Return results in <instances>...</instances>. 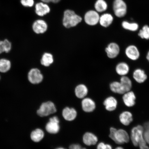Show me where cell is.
Listing matches in <instances>:
<instances>
[{
	"instance_id": "cell-38",
	"label": "cell",
	"mask_w": 149,
	"mask_h": 149,
	"mask_svg": "<svg viewBox=\"0 0 149 149\" xmlns=\"http://www.w3.org/2000/svg\"><path fill=\"white\" fill-rule=\"evenodd\" d=\"M146 58L147 60H148L149 62V51L148 52V54H147L146 56Z\"/></svg>"
},
{
	"instance_id": "cell-20",
	"label": "cell",
	"mask_w": 149,
	"mask_h": 149,
	"mask_svg": "<svg viewBox=\"0 0 149 149\" xmlns=\"http://www.w3.org/2000/svg\"><path fill=\"white\" fill-rule=\"evenodd\" d=\"M117 73L121 76H125L130 71V67L127 63L125 62L119 63L116 67Z\"/></svg>"
},
{
	"instance_id": "cell-16",
	"label": "cell",
	"mask_w": 149,
	"mask_h": 149,
	"mask_svg": "<svg viewBox=\"0 0 149 149\" xmlns=\"http://www.w3.org/2000/svg\"><path fill=\"white\" fill-rule=\"evenodd\" d=\"M50 8L48 6L42 2L37 3L35 5V12L40 16H43L50 12Z\"/></svg>"
},
{
	"instance_id": "cell-7",
	"label": "cell",
	"mask_w": 149,
	"mask_h": 149,
	"mask_svg": "<svg viewBox=\"0 0 149 149\" xmlns=\"http://www.w3.org/2000/svg\"><path fill=\"white\" fill-rule=\"evenodd\" d=\"M113 8L115 15L117 17H123L126 13V5L123 0H115Z\"/></svg>"
},
{
	"instance_id": "cell-3",
	"label": "cell",
	"mask_w": 149,
	"mask_h": 149,
	"mask_svg": "<svg viewBox=\"0 0 149 149\" xmlns=\"http://www.w3.org/2000/svg\"><path fill=\"white\" fill-rule=\"evenodd\" d=\"M109 136L117 144H121L127 143L130 141V136L125 130L123 129L117 130L111 127L110 130Z\"/></svg>"
},
{
	"instance_id": "cell-27",
	"label": "cell",
	"mask_w": 149,
	"mask_h": 149,
	"mask_svg": "<svg viewBox=\"0 0 149 149\" xmlns=\"http://www.w3.org/2000/svg\"><path fill=\"white\" fill-rule=\"evenodd\" d=\"M11 63L8 59L5 58L0 59V72L6 73L9 71L11 68Z\"/></svg>"
},
{
	"instance_id": "cell-14",
	"label": "cell",
	"mask_w": 149,
	"mask_h": 149,
	"mask_svg": "<svg viewBox=\"0 0 149 149\" xmlns=\"http://www.w3.org/2000/svg\"><path fill=\"white\" fill-rule=\"evenodd\" d=\"M98 140L96 136L91 132H86L83 136V142L87 146H90L96 145Z\"/></svg>"
},
{
	"instance_id": "cell-5",
	"label": "cell",
	"mask_w": 149,
	"mask_h": 149,
	"mask_svg": "<svg viewBox=\"0 0 149 149\" xmlns=\"http://www.w3.org/2000/svg\"><path fill=\"white\" fill-rule=\"evenodd\" d=\"M59 119L56 116L51 117L45 126L46 131L50 134H55L58 133L60 130Z\"/></svg>"
},
{
	"instance_id": "cell-36",
	"label": "cell",
	"mask_w": 149,
	"mask_h": 149,
	"mask_svg": "<svg viewBox=\"0 0 149 149\" xmlns=\"http://www.w3.org/2000/svg\"><path fill=\"white\" fill-rule=\"evenodd\" d=\"M41 1L44 3L52 2L54 3H58L61 0H41Z\"/></svg>"
},
{
	"instance_id": "cell-15",
	"label": "cell",
	"mask_w": 149,
	"mask_h": 149,
	"mask_svg": "<svg viewBox=\"0 0 149 149\" xmlns=\"http://www.w3.org/2000/svg\"><path fill=\"white\" fill-rule=\"evenodd\" d=\"M136 96L132 91H128L124 94L123 99L125 105L128 107H133L135 104Z\"/></svg>"
},
{
	"instance_id": "cell-40",
	"label": "cell",
	"mask_w": 149,
	"mask_h": 149,
	"mask_svg": "<svg viewBox=\"0 0 149 149\" xmlns=\"http://www.w3.org/2000/svg\"><path fill=\"white\" fill-rule=\"evenodd\" d=\"M115 149H124L123 148H122V147H117V148H115Z\"/></svg>"
},
{
	"instance_id": "cell-2",
	"label": "cell",
	"mask_w": 149,
	"mask_h": 149,
	"mask_svg": "<svg viewBox=\"0 0 149 149\" xmlns=\"http://www.w3.org/2000/svg\"><path fill=\"white\" fill-rule=\"evenodd\" d=\"M82 20L81 17L76 14L74 11L68 9L64 12L63 24L65 28L69 29L75 27Z\"/></svg>"
},
{
	"instance_id": "cell-1",
	"label": "cell",
	"mask_w": 149,
	"mask_h": 149,
	"mask_svg": "<svg viewBox=\"0 0 149 149\" xmlns=\"http://www.w3.org/2000/svg\"><path fill=\"white\" fill-rule=\"evenodd\" d=\"M143 131L144 129L142 126L138 125L134 127L131 131V141L134 146H139L140 149H149L144 139Z\"/></svg>"
},
{
	"instance_id": "cell-23",
	"label": "cell",
	"mask_w": 149,
	"mask_h": 149,
	"mask_svg": "<svg viewBox=\"0 0 149 149\" xmlns=\"http://www.w3.org/2000/svg\"><path fill=\"white\" fill-rule=\"evenodd\" d=\"M113 20V18L111 15L109 14L102 15L100 17L99 22L102 26L107 27L110 25Z\"/></svg>"
},
{
	"instance_id": "cell-25",
	"label": "cell",
	"mask_w": 149,
	"mask_h": 149,
	"mask_svg": "<svg viewBox=\"0 0 149 149\" xmlns=\"http://www.w3.org/2000/svg\"><path fill=\"white\" fill-rule=\"evenodd\" d=\"M110 88L113 92L117 94H124L126 93L120 81H115L111 83L110 85Z\"/></svg>"
},
{
	"instance_id": "cell-12",
	"label": "cell",
	"mask_w": 149,
	"mask_h": 149,
	"mask_svg": "<svg viewBox=\"0 0 149 149\" xmlns=\"http://www.w3.org/2000/svg\"><path fill=\"white\" fill-rule=\"evenodd\" d=\"M125 53L127 57L131 60H137L140 56V52L138 48L134 45L127 47L125 49Z\"/></svg>"
},
{
	"instance_id": "cell-31",
	"label": "cell",
	"mask_w": 149,
	"mask_h": 149,
	"mask_svg": "<svg viewBox=\"0 0 149 149\" xmlns=\"http://www.w3.org/2000/svg\"><path fill=\"white\" fill-rule=\"evenodd\" d=\"M143 127L144 139L147 144H149V122L145 123Z\"/></svg>"
},
{
	"instance_id": "cell-6",
	"label": "cell",
	"mask_w": 149,
	"mask_h": 149,
	"mask_svg": "<svg viewBox=\"0 0 149 149\" xmlns=\"http://www.w3.org/2000/svg\"><path fill=\"white\" fill-rule=\"evenodd\" d=\"M28 79L30 83L36 85L42 82L44 76L38 68H33L29 71L28 74Z\"/></svg>"
},
{
	"instance_id": "cell-13",
	"label": "cell",
	"mask_w": 149,
	"mask_h": 149,
	"mask_svg": "<svg viewBox=\"0 0 149 149\" xmlns=\"http://www.w3.org/2000/svg\"><path fill=\"white\" fill-rule=\"evenodd\" d=\"M82 109L86 113H91L94 111L96 108L95 102L92 99L85 98L83 99L81 102Z\"/></svg>"
},
{
	"instance_id": "cell-8",
	"label": "cell",
	"mask_w": 149,
	"mask_h": 149,
	"mask_svg": "<svg viewBox=\"0 0 149 149\" xmlns=\"http://www.w3.org/2000/svg\"><path fill=\"white\" fill-rule=\"evenodd\" d=\"M100 17L98 13L94 10H90L85 14L84 20L87 25L94 26L99 22Z\"/></svg>"
},
{
	"instance_id": "cell-41",
	"label": "cell",
	"mask_w": 149,
	"mask_h": 149,
	"mask_svg": "<svg viewBox=\"0 0 149 149\" xmlns=\"http://www.w3.org/2000/svg\"><path fill=\"white\" fill-rule=\"evenodd\" d=\"M0 79H1V77H0Z\"/></svg>"
},
{
	"instance_id": "cell-17",
	"label": "cell",
	"mask_w": 149,
	"mask_h": 149,
	"mask_svg": "<svg viewBox=\"0 0 149 149\" xmlns=\"http://www.w3.org/2000/svg\"><path fill=\"white\" fill-rule=\"evenodd\" d=\"M88 89L85 85L81 84L78 85L74 89V94L78 98L83 99L85 98L88 94Z\"/></svg>"
},
{
	"instance_id": "cell-32",
	"label": "cell",
	"mask_w": 149,
	"mask_h": 149,
	"mask_svg": "<svg viewBox=\"0 0 149 149\" xmlns=\"http://www.w3.org/2000/svg\"><path fill=\"white\" fill-rule=\"evenodd\" d=\"M3 46H4V52L8 53L12 49V45L11 42L5 39L3 41Z\"/></svg>"
},
{
	"instance_id": "cell-4",
	"label": "cell",
	"mask_w": 149,
	"mask_h": 149,
	"mask_svg": "<svg viewBox=\"0 0 149 149\" xmlns=\"http://www.w3.org/2000/svg\"><path fill=\"white\" fill-rule=\"evenodd\" d=\"M56 108L54 103L51 101L43 102L37 111V113L40 117L48 116L56 112Z\"/></svg>"
},
{
	"instance_id": "cell-18",
	"label": "cell",
	"mask_w": 149,
	"mask_h": 149,
	"mask_svg": "<svg viewBox=\"0 0 149 149\" xmlns=\"http://www.w3.org/2000/svg\"><path fill=\"white\" fill-rule=\"evenodd\" d=\"M45 136L44 132L42 129L37 128L33 130L30 134L31 141L35 143H38L42 141Z\"/></svg>"
},
{
	"instance_id": "cell-19",
	"label": "cell",
	"mask_w": 149,
	"mask_h": 149,
	"mask_svg": "<svg viewBox=\"0 0 149 149\" xmlns=\"http://www.w3.org/2000/svg\"><path fill=\"white\" fill-rule=\"evenodd\" d=\"M133 77L135 81L139 83L144 82L148 78L144 71L141 69H137L134 70L133 73Z\"/></svg>"
},
{
	"instance_id": "cell-22",
	"label": "cell",
	"mask_w": 149,
	"mask_h": 149,
	"mask_svg": "<svg viewBox=\"0 0 149 149\" xmlns=\"http://www.w3.org/2000/svg\"><path fill=\"white\" fill-rule=\"evenodd\" d=\"M120 120L123 124L125 126H128L133 121V116L130 112L124 111L120 115Z\"/></svg>"
},
{
	"instance_id": "cell-33",
	"label": "cell",
	"mask_w": 149,
	"mask_h": 149,
	"mask_svg": "<svg viewBox=\"0 0 149 149\" xmlns=\"http://www.w3.org/2000/svg\"><path fill=\"white\" fill-rule=\"evenodd\" d=\"M20 3L23 6L25 7H32L34 5L33 0H20Z\"/></svg>"
},
{
	"instance_id": "cell-34",
	"label": "cell",
	"mask_w": 149,
	"mask_h": 149,
	"mask_svg": "<svg viewBox=\"0 0 149 149\" xmlns=\"http://www.w3.org/2000/svg\"><path fill=\"white\" fill-rule=\"evenodd\" d=\"M97 149H112V148L110 145L102 142L98 145Z\"/></svg>"
},
{
	"instance_id": "cell-37",
	"label": "cell",
	"mask_w": 149,
	"mask_h": 149,
	"mask_svg": "<svg viewBox=\"0 0 149 149\" xmlns=\"http://www.w3.org/2000/svg\"><path fill=\"white\" fill-rule=\"evenodd\" d=\"M4 52V46L3 41L0 40V54Z\"/></svg>"
},
{
	"instance_id": "cell-9",
	"label": "cell",
	"mask_w": 149,
	"mask_h": 149,
	"mask_svg": "<svg viewBox=\"0 0 149 149\" xmlns=\"http://www.w3.org/2000/svg\"><path fill=\"white\" fill-rule=\"evenodd\" d=\"M120 51V47L115 42L110 43L105 49L107 57L111 59L116 57L119 54Z\"/></svg>"
},
{
	"instance_id": "cell-28",
	"label": "cell",
	"mask_w": 149,
	"mask_h": 149,
	"mask_svg": "<svg viewBox=\"0 0 149 149\" xmlns=\"http://www.w3.org/2000/svg\"><path fill=\"white\" fill-rule=\"evenodd\" d=\"M95 7L97 12H102L107 9V5L104 0H98L95 3Z\"/></svg>"
},
{
	"instance_id": "cell-11",
	"label": "cell",
	"mask_w": 149,
	"mask_h": 149,
	"mask_svg": "<svg viewBox=\"0 0 149 149\" xmlns=\"http://www.w3.org/2000/svg\"><path fill=\"white\" fill-rule=\"evenodd\" d=\"M62 115L64 120L72 122L77 117V112L74 108L66 107L63 110Z\"/></svg>"
},
{
	"instance_id": "cell-29",
	"label": "cell",
	"mask_w": 149,
	"mask_h": 149,
	"mask_svg": "<svg viewBox=\"0 0 149 149\" xmlns=\"http://www.w3.org/2000/svg\"><path fill=\"white\" fill-rule=\"evenodd\" d=\"M122 26L124 29L130 31H135L139 29V25L136 23H130L126 21H124L122 23Z\"/></svg>"
},
{
	"instance_id": "cell-24",
	"label": "cell",
	"mask_w": 149,
	"mask_h": 149,
	"mask_svg": "<svg viewBox=\"0 0 149 149\" xmlns=\"http://www.w3.org/2000/svg\"><path fill=\"white\" fill-rule=\"evenodd\" d=\"M54 61L53 55L49 53H45L42 56L40 63L42 66L47 67L53 64Z\"/></svg>"
},
{
	"instance_id": "cell-30",
	"label": "cell",
	"mask_w": 149,
	"mask_h": 149,
	"mask_svg": "<svg viewBox=\"0 0 149 149\" xmlns=\"http://www.w3.org/2000/svg\"><path fill=\"white\" fill-rule=\"evenodd\" d=\"M141 38L145 40H149V27L148 25H145L140 30L138 34Z\"/></svg>"
},
{
	"instance_id": "cell-26",
	"label": "cell",
	"mask_w": 149,
	"mask_h": 149,
	"mask_svg": "<svg viewBox=\"0 0 149 149\" xmlns=\"http://www.w3.org/2000/svg\"><path fill=\"white\" fill-rule=\"evenodd\" d=\"M120 82L126 93L131 90L132 86V82L131 79L127 76H122L120 79Z\"/></svg>"
},
{
	"instance_id": "cell-10",
	"label": "cell",
	"mask_w": 149,
	"mask_h": 149,
	"mask_svg": "<svg viewBox=\"0 0 149 149\" xmlns=\"http://www.w3.org/2000/svg\"><path fill=\"white\" fill-rule=\"evenodd\" d=\"M32 29L33 31L36 34H42L47 31L48 25L44 20L38 19L33 23Z\"/></svg>"
},
{
	"instance_id": "cell-39",
	"label": "cell",
	"mask_w": 149,
	"mask_h": 149,
	"mask_svg": "<svg viewBox=\"0 0 149 149\" xmlns=\"http://www.w3.org/2000/svg\"><path fill=\"white\" fill-rule=\"evenodd\" d=\"M55 149H67L66 148H63V147H58V148H57Z\"/></svg>"
},
{
	"instance_id": "cell-35",
	"label": "cell",
	"mask_w": 149,
	"mask_h": 149,
	"mask_svg": "<svg viewBox=\"0 0 149 149\" xmlns=\"http://www.w3.org/2000/svg\"><path fill=\"white\" fill-rule=\"evenodd\" d=\"M69 149H87L83 148L81 145L77 144H74L70 145Z\"/></svg>"
},
{
	"instance_id": "cell-21",
	"label": "cell",
	"mask_w": 149,
	"mask_h": 149,
	"mask_svg": "<svg viewBox=\"0 0 149 149\" xmlns=\"http://www.w3.org/2000/svg\"><path fill=\"white\" fill-rule=\"evenodd\" d=\"M117 102L116 100L112 96L106 99L104 102V105L105 107L107 110L112 111L116 109L117 106Z\"/></svg>"
}]
</instances>
